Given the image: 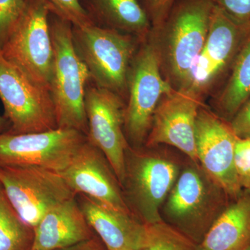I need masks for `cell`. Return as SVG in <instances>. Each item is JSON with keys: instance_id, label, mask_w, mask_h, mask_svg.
I'll return each instance as SVG.
<instances>
[{"instance_id": "cell-1", "label": "cell", "mask_w": 250, "mask_h": 250, "mask_svg": "<svg viewBox=\"0 0 250 250\" xmlns=\"http://www.w3.org/2000/svg\"><path fill=\"white\" fill-rule=\"evenodd\" d=\"M213 8L212 0H177L161 27L149 34L161 74L174 90L187 85L205 45Z\"/></svg>"}, {"instance_id": "cell-2", "label": "cell", "mask_w": 250, "mask_h": 250, "mask_svg": "<svg viewBox=\"0 0 250 250\" xmlns=\"http://www.w3.org/2000/svg\"><path fill=\"white\" fill-rule=\"evenodd\" d=\"M49 27L54 48L51 96L58 128L75 129L88 136L85 110L90 72L77 53L72 39V24L52 11Z\"/></svg>"}, {"instance_id": "cell-3", "label": "cell", "mask_w": 250, "mask_h": 250, "mask_svg": "<svg viewBox=\"0 0 250 250\" xmlns=\"http://www.w3.org/2000/svg\"><path fill=\"white\" fill-rule=\"evenodd\" d=\"M226 196L201 166L190 161L164 202V221L199 246L226 208Z\"/></svg>"}, {"instance_id": "cell-4", "label": "cell", "mask_w": 250, "mask_h": 250, "mask_svg": "<svg viewBox=\"0 0 250 250\" xmlns=\"http://www.w3.org/2000/svg\"><path fill=\"white\" fill-rule=\"evenodd\" d=\"M72 39L92 82L126 102L130 65L142 40L95 24L72 26Z\"/></svg>"}, {"instance_id": "cell-5", "label": "cell", "mask_w": 250, "mask_h": 250, "mask_svg": "<svg viewBox=\"0 0 250 250\" xmlns=\"http://www.w3.org/2000/svg\"><path fill=\"white\" fill-rule=\"evenodd\" d=\"M180 172L175 161L151 148H128L122 188L130 209L143 223L149 225L163 220L161 206Z\"/></svg>"}, {"instance_id": "cell-6", "label": "cell", "mask_w": 250, "mask_h": 250, "mask_svg": "<svg viewBox=\"0 0 250 250\" xmlns=\"http://www.w3.org/2000/svg\"><path fill=\"white\" fill-rule=\"evenodd\" d=\"M52 7L47 0H26L0 50L34 83L50 90L54 48L49 27Z\"/></svg>"}, {"instance_id": "cell-7", "label": "cell", "mask_w": 250, "mask_h": 250, "mask_svg": "<svg viewBox=\"0 0 250 250\" xmlns=\"http://www.w3.org/2000/svg\"><path fill=\"white\" fill-rule=\"evenodd\" d=\"M173 90L161 74L149 35L140 42L128 75L125 133L130 147H144L158 104Z\"/></svg>"}, {"instance_id": "cell-8", "label": "cell", "mask_w": 250, "mask_h": 250, "mask_svg": "<svg viewBox=\"0 0 250 250\" xmlns=\"http://www.w3.org/2000/svg\"><path fill=\"white\" fill-rule=\"evenodd\" d=\"M0 184L18 214L33 229L49 210L76 196L59 172L37 166L0 164Z\"/></svg>"}, {"instance_id": "cell-9", "label": "cell", "mask_w": 250, "mask_h": 250, "mask_svg": "<svg viewBox=\"0 0 250 250\" xmlns=\"http://www.w3.org/2000/svg\"><path fill=\"white\" fill-rule=\"evenodd\" d=\"M0 100L11 125L8 132L28 134L58 128L50 92L29 80L1 50Z\"/></svg>"}, {"instance_id": "cell-10", "label": "cell", "mask_w": 250, "mask_h": 250, "mask_svg": "<svg viewBox=\"0 0 250 250\" xmlns=\"http://www.w3.org/2000/svg\"><path fill=\"white\" fill-rule=\"evenodd\" d=\"M88 140L75 129H57L28 133L0 134V164L34 166L61 172Z\"/></svg>"}, {"instance_id": "cell-11", "label": "cell", "mask_w": 250, "mask_h": 250, "mask_svg": "<svg viewBox=\"0 0 250 250\" xmlns=\"http://www.w3.org/2000/svg\"><path fill=\"white\" fill-rule=\"evenodd\" d=\"M247 25H241L214 5L209 29L201 52L190 71L184 89L201 99L210 95L232 66Z\"/></svg>"}, {"instance_id": "cell-12", "label": "cell", "mask_w": 250, "mask_h": 250, "mask_svg": "<svg viewBox=\"0 0 250 250\" xmlns=\"http://www.w3.org/2000/svg\"><path fill=\"white\" fill-rule=\"evenodd\" d=\"M85 110L88 139L106 156L122 186L129 147L125 133L126 102L90 80L85 90Z\"/></svg>"}, {"instance_id": "cell-13", "label": "cell", "mask_w": 250, "mask_h": 250, "mask_svg": "<svg viewBox=\"0 0 250 250\" xmlns=\"http://www.w3.org/2000/svg\"><path fill=\"white\" fill-rule=\"evenodd\" d=\"M238 139L227 125L205 105L196 121V149L199 164L228 194L238 197L242 187L234 166L235 145Z\"/></svg>"}, {"instance_id": "cell-14", "label": "cell", "mask_w": 250, "mask_h": 250, "mask_svg": "<svg viewBox=\"0 0 250 250\" xmlns=\"http://www.w3.org/2000/svg\"><path fill=\"white\" fill-rule=\"evenodd\" d=\"M204 102L187 90H173L156 106L144 147L167 145L199 164L196 149V121Z\"/></svg>"}, {"instance_id": "cell-15", "label": "cell", "mask_w": 250, "mask_h": 250, "mask_svg": "<svg viewBox=\"0 0 250 250\" xmlns=\"http://www.w3.org/2000/svg\"><path fill=\"white\" fill-rule=\"evenodd\" d=\"M59 174L75 195H88L115 209L134 215L111 164L88 139Z\"/></svg>"}, {"instance_id": "cell-16", "label": "cell", "mask_w": 250, "mask_h": 250, "mask_svg": "<svg viewBox=\"0 0 250 250\" xmlns=\"http://www.w3.org/2000/svg\"><path fill=\"white\" fill-rule=\"evenodd\" d=\"M77 202L87 222L108 250H140L147 225L134 215L123 213L88 195L78 194Z\"/></svg>"}, {"instance_id": "cell-17", "label": "cell", "mask_w": 250, "mask_h": 250, "mask_svg": "<svg viewBox=\"0 0 250 250\" xmlns=\"http://www.w3.org/2000/svg\"><path fill=\"white\" fill-rule=\"evenodd\" d=\"M31 250H60L95 236L76 196L47 212L34 228Z\"/></svg>"}, {"instance_id": "cell-18", "label": "cell", "mask_w": 250, "mask_h": 250, "mask_svg": "<svg viewBox=\"0 0 250 250\" xmlns=\"http://www.w3.org/2000/svg\"><path fill=\"white\" fill-rule=\"evenodd\" d=\"M94 24L146 39L152 31L147 11L140 0H83Z\"/></svg>"}, {"instance_id": "cell-19", "label": "cell", "mask_w": 250, "mask_h": 250, "mask_svg": "<svg viewBox=\"0 0 250 250\" xmlns=\"http://www.w3.org/2000/svg\"><path fill=\"white\" fill-rule=\"evenodd\" d=\"M250 245V190L228 206L207 233L200 250H244Z\"/></svg>"}, {"instance_id": "cell-20", "label": "cell", "mask_w": 250, "mask_h": 250, "mask_svg": "<svg viewBox=\"0 0 250 250\" xmlns=\"http://www.w3.org/2000/svg\"><path fill=\"white\" fill-rule=\"evenodd\" d=\"M250 98V23L231 66L228 83L215 100V107L224 116L232 119Z\"/></svg>"}, {"instance_id": "cell-21", "label": "cell", "mask_w": 250, "mask_h": 250, "mask_svg": "<svg viewBox=\"0 0 250 250\" xmlns=\"http://www.w3.org/2000/svg\"><path fill=\"white\" fill-rule=\"evenodd\" d=\"M34 238V229L21 218L0 184V250H31Z\"/></svg>"}, {"instance_id": "cell-22", "label": "cell", "mask_w": 250, "mask_h": 250, "mask_svg": "<svg viewBox=\"0 0 250 250\" xmlns=\"http://www.w3.org/2000/svg\"><path fill=\"white\" fill-rule=\"evenodd\" d=\"M147 225L140 250H200L198 245L164 220Z\"/></svg>"}, {"instance_id": "cell-23", "label": "cell", "mask_w": 250, "mask_h": 250, "mask_svg": "<svg viewBox=\"0 0 250 250\" xmlns=\"http://www.w3.org/2000/svg\"><path fill=\"white\" fill-rule=\"evenodd\" d=\"M52 11L65 18L75 27L94 24L80 0H47Z\"/></svg>"}, {"instance_id": "cell-24", "label": "cell", "mask_w": 250, "mask_h": 250, "mask_svg": "<svg viewBox=\"0 0 250 250\" xmlns=\"http://www.w3.org/2000/svg\"><path fill=\"white\" fill-rule=\"evenodd\" d=\"M26 0H0V49L25 5Z\"/></svg>"}, {"instance_id": "cell-25", "label": "cell", "mask_w": 250, "mask_h": 250, "mask_svg": "<svg viewBox=\"0 0 250 250\" xmlns=\"http://www.w3.org/2000/svg\"><path fill=\"white\" fill-rule=\"evenodd\" d=\"M234 166L242 188L250 190V140L237 139Z\"/></svg>"}, {"instance_id": "cell-26", "label": "cell", "mask_w": 250, "mask_h": 250, "mask_svg": "<svg viewBox=\"0 0 250 250\" xmlns=\"http://www.w3.org/2000/svg\"><path fill=\"white\" fill-rule=\"evenodd\" d=\"M213 4L238 24L250 23V0H212Z\"/></svg>"}, {"instance_id": "cell-27", "label": "cell", "mask_w": 250, "mask_h": 250, "mask_svg": "<svg viewBox=\"0 0 250 250\" xmlns=\"http://www.w3.org/2000/svg\"><path fill=\"white\" fill-rule=\"evenodd\" d=\"M177 0H143L145 9L152 24V30L161 27Z\"/></svg>"}, {"instance_id": "cell-28", "label": "cell", "mask_w": 250, "mask_h": 250, "mask_svg": "<svg viewBox=\"0 0 250 250\" xmlns=\"http://www.w3.org/2000/svg\"><path fill=\"white\" fill-rule=\"evenodd\" d=\"M230 126L238 139L250 140V98L233 117Z\"/></svg>"}, {"instance_id": "cell-29", "label": "cell", "mask_w": 250, "mask_h": 250, "mask_svg": "<svg viewBox=\"0 0 250 250\" xmlns=\"http://www.w3.org/2000/svg\"><path fill=\"white\" fill-rule=\"evenodd\" d=\"M60 250H108L105 245L104 244L102 240L99 238L98 235L85 240L84 241L81 242L77 244L74 245L67 248Z\"/></svg>"}, {"instance_id": "cell-30", "label": "cell", "mask_w": 250, "mask_h": 250, "mask_svg": "<svg viewBox=\"0 0 250 250\" xmlns=\"http://www.w3.org/2000/svg\"><path fill=\"white\" fill-rule=\"evenodd\" d=\"M10 127H11V125L9 121L5 118L4 116H0V134L7 132Z\"/></svg>"}, {"instance_id": "cell-31", "label": "cell", "mask_w": 250, "mask_h": 250, "mask_svg": "<svg viewBox=\"0 0 250 250\" xmlns=\"http://www.w3.org/2000/svg\"><path fill=\"white\" fill-rule=\"evenodd\" d=\"M244 250H250V245L248 247V248H246V249H245Z\"/></svg>"}]
</instances>
